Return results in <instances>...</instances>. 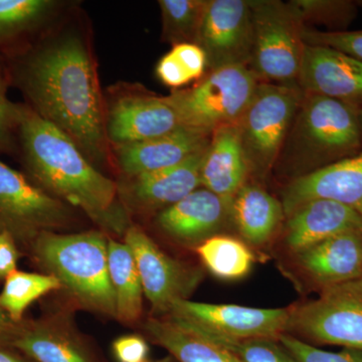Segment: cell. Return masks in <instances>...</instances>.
<instances>
[{
  "mask_svg": "<svg viewBox=\"0 0 362 362\" xmlns=\"http://www.w3.org/2000/svg\"><path fill=\"white\" fill-rule=\"evenodd\" d=\"M14 83L45 120L66 133L93 164L109 159L101 94L87 47L75 35L18 57Z\"/></svg>",
  "mask_w": 362,
  "mask_h": 362,
  "instance_id": "obj_1",
  "label": "cell"
},
{
  "mask_svg": "<svg viewBox=\"0 0 362 362\" xmlns=\"http://www.w3.org/2000/svg\"><path fill=\"white\" fill-rule=\"evenodd\" d=\"M18 145L35 185L82 209L102 230L125 235L131 225L118 185L100 173L66 133L26 105H21Z\"/></svg>",
  "mask_w": 362,
  "mask_h": 362,
  "instance_id": "obj_2",
  "label": "cell"
},
{
  "mask_svg": "<svg viewBox=\"0 0 362 362\" xmlns=\"http://www.w3.org/2000/svg\"><path fill=\"white\" fill-rule=\"evenodd\" d=\"M108 240L102 233H40L33 258L86 308L116 317L115 293L108 265Z\"/></svg>",
  "mask_w": 362,
  "mask_h": 362,
  "instance_id": "obj_3",
  "label": "cell"
},
{
  "mask_svg": "<svg viewBox=\"0 0 362 362\" xmlns=\"http://www.w3.org/2000/svg\"><path fill=\"white\" fill-rule=\"evenodd\" d=\"M357 108L332 98L305 95L287 137L290 156L316 170L356 154L362 142Z\"/></svg>",
  "mask_w": 362,
  "mask_h": 362,
  "instance_id": "obj_4",
  "label": "cell"
},
{
  "mask_svg": "<svg viewBox=\"0 0 362 362\" xmlns=\"http://www.w3.org/2000/svg\"><path fill=\"white\" fill-rule=\"evenodd\" d=\"M258 84L249 66H226L209 71L194 87L163 98L183 127L211 135L239 122Z\"/></svg>",
  "mask_w": 362,
  "mask_h": 362,
  "instance_id": "obj_5",
  "label": "cell"
},
{
  "mask_svg": "<svg viewBox=\"0 0 362 362\" xmlns=\"http://www.w3.org/2000/svg\"><path fill=\"white\" fill-rule=\"evenodd\" d=\"M252 47L249 68L259 82L298 85L305 25L289 2L249 0Z\"/></svg>",
  "mask_w": 362,
  "mask_h": 362,
  "instance_id": "obj_6",
  "label": "cell"
},
{
  "mask_svg": "<svg viewBox=\"0 0 362 362\" xmlns=\"http://www.w3.org/2000/svg\"><path fill=\"white\" fill-rule=\"evenodd\" d=\"M305 96L298 85L259 82L235 124L250 170L265 175L279 158Z\"/></svg>",
  "mask_w": 362,
  "mask_h": 362,
  "instance_id": "obj_7",
  "label": "cell"
},
{
  "mask_svg": "<svg viewBox=\"0 0 362 362\" xmlns=\"http://www.w3.org/2000/svg\"><path fill=\"white\" fill-rule=\"evenodd\" d=\"M70 218L65 202L0 160V233L30 247L40 233L63 228Z\"/></svg>",
  "mask_w": 362,
  "mask_h": 362,
  "instance_id": "obj_8",
  "label": "cell"
},
{
  "mask_svg": "<svg viewBox=\"0 0 362 362\" xmlns=\"http://www.w3.org/2000/svg\"><path fill=\"white\" fill-rule=\"evenodd\" d=\"M288 329L362 351V278L323 288L317 299L290 311Z\"/></svg>",
  "mask_w": 362,
  "mask_h": 362,
  "instance_id": "obj_9",
  "label": "cell"
},
{
  "mask_svg": "<svg viewBox=\"0 0 362 362\" xmlns=\"http://www.w3.org/2000/svg\"><path fill=\"white\" fill-rule=\"evenodd\" d=\"M170 319L190 329L232 339L279 338L289 326L290 310L254 308L235 304H209L180 300Z\"/></svg>",
  "mask_w": 362,
  "mask_h": 362,
  "instance_id": "obj_10",
  "label": "cell"
},
{
  "mask_svg": "<svg viewBox=\"0 0 362 362\" xmlns=\"http://www.w3.org/2000/svg\"><path fill=\"white\" fill-rule=\"evenodd\" d=\"M124 235L134 257L143 293L156 313H169L175 302L188 299L201 283L199 269L171 258L138 226H130Z\"/></svg>",
  "mask_w": 362,
  "mask_h": 362,
  "instance_id": "obj_11",
  "label": "cell"
},
{
  "mask_svg": "<svg viewBox=\"0 0 362 362\" xmlns=\"http://www.w3.org/2000/svg\"><path fill=\"white\" fill-rule=\"evenodd\" d=\"M195 44L204 49L209 71L221 66H249L252 21L249 0H206Z\"/></svg>",
  "mask_w": 362,
  "mask_h": 362,
  "instance_id": "obj_12",
  "label": "cell"
},
{
  "mask_svg": "<svg viewBox=\"0 0 362 362\" xmlns=\"http://www.w3.org/2000/svg\"><path fill=\"white\" fill-rule=\"evenodd\" d=\"M206 149L170 168L126 176L118 185L119 199L126 211H163L201 187L202 166Z\"/></svg>",
  "mask_w": 362,
  "mask_h": 362,
  "instance_id": "obj_13",
  "label": "cell"
},
{
  "mask_svg": "<svg viewBox=\"0 0 362 362\" xmlns=\"http://www.w3.org/2000/svg\"><path fill=\"white\" fill-rule=\"evenodd\" d=\"M313 199H327L362 216V152L297 176L282 192L286 216Z\"/></svg>",
  "mask_w": 362,
  "mask_h": 362,
  "instance_id": "obj_14",
  "label": "cell"
},
{
  "mask_svg": "<svg viewBox=\"0 0 362 362\" xmlns=\"http://www.w3.org/2000/svg\"><path fill=\"white\" fill-rule=\"evenodd\" d=\"M297 84L305 94L361 106L362 62L330 47L306 44Z\"/></svg>",
  "mask_w": 362,
  "mask_h": 362,
  "instance_id": "obj_15",
  "label": "cell"
},
{
  "mask_svg": "<svg viewBox=\"0 0 362 362\" xmlns=\"http://www.w3.org/2000/svg\"><path fill=\"white\" fill-rule=\"evenodd\" d=\"M183 127L163 97L129 95L119 98L106 117V134L113 146L132 144L169 134Z\"/></svg>",
  "mask_w": 362,
  "mask_h": 362,
  "instance_id": "obj_16",
  "label": "cell"
},
{
  "mask_svg": "<svg viewBox=\"0 0 362 362\" xmlns=\"http://www.w3.org/2000/svg\"><path fill=\"white\" fill-rule=\"evenodd\" d=\"M230 218V204L204 187L166 207L156 218L159 228L176 242L199 245L218 235Z\"/></svg>",
  "mask_w": 362,
  "mask_h": 362,
  "instance_id": "obj_17",
  "label": "cell"
},
{
  "mask_svg": "<svg viewBox=\"0 0 362 362\" xmlns=\"http://www.w3.org/2000/svg\"><path fill=\"white\" fill-rule=\"evenodd\" d=\"M211 137L206 133L181 127L154 139L114 146L117 163L126 176L170 168L206 149Z\"/></svg>",
  "mask_w": 362,
  "mask_h": 362,
  "instance_id": "obj_18",
  "label": "cell"
},
{
  "mask_svg": "<svg viewBox=\"0 0 362 362\" xmlns=\"http://www.w3.org/2000/svg\"><path fill=\"white\" fill-rule=\"evenodd\" d=\"M297 263L323 288L362 278V230L334 237L296 252Z\"/></svg>",
  "mask_w": 362,
  "mask_h": 362,
  "instance_id": "obj_19",
  "label": "cell"
},
{
  "mask_svg": "<svg viewBox=\"0 0 362 362\" xmlns=\"http://www.w3.org/2000/svg\"><path fill=\"white\" fill-rule=\"evenodd\" d=\"M250 171L237 125L214 131L202 162V187L230 204Z\"/></svg>",
  "mask_w": 362,
  "mask_h": 362,
  "instance_id": "obj_20",
  "label": "cell"
},
{
  "mask_svg": "<svg viewBox=\"0 0 362 362\" xmlns=\"http://www.w3.org/2000/svg\"><path fill=\"white\" fill-rule=\"evenodd\" d=\"M286 244L296 252L349 230H362V216L327 199L305 202L287 216Z\"/></svg>",
  "mask_w": 362,
  "mask_h": 362,
  "instance_id": "obj_21",
  "label": "cell"
},
{
  "mask_svg": "<svg viewBox=\"0 0 362 362\" xmlns=\"http://www.w3.org/2000/svg\"><path fill=\"white\" fill-rule=\"evenodd\" d=\"M282 204L257 185L246 183L230 204V218L250 244L263 246L284 218Z\"/></svg>",
  "mask_w": 362,
  "mask_h": 362,
  "instance_id": "obj_22",
  "label": "cell"
},
{
  "mask_svg": "<svg viewBox=\"0 0 362 362\" xmlns=\"http://www.w3.org/2000/svg\"><path fill=\"white\" fill-rule=\"evenodd\" d=\"M33 362H97L68 331L45 322H21L11 345Z\"/></svg>",
  "mask_w": 362,
  "mask_h": 362,
  "instance_id": "obj_23",
  "label": "cell"
},
{
  "mask_svg": "<svg viewBox=\"0 0 362 362\" xmlns=\"http://www.w3.org/2000/svg\"><path fill=\"white\" fill-rule=\"evenodd\" d=\"M145 329L178 362H237L218 345L170 318L150 319Z\"/></svg>",
  "mask_w": 362,
  "mask_h": 362,
  "instance_id": "obj_24",
  "label": "cell"
},
{
  "mask_svg": "<svg viewBox=\"0 0 362 362\" xmlns=\"http://www.w3.org/2000/svg\"><path fill=\"white\" fill-rule=\"evenodd\" d=\"M108 265L115 293L116 318L134 323L142 314L143 288L132 251L125 243L108 240Z\"/></svg>",
  "mask_w": 362,
  "mask_h": 362,
  "instance_id": "obj_25",
  "label": "cell"
},
{
  "mask_svg": "<svg viewBox=\"0 0 362 362\" xmlns=\"http://www.w3.org/2000/svg\"><path fill=\"white\" fill-rule=\"evenodd\" d=\"M197 252L207 270L223 280L246 277L255 261L249 247L230 235H214L199 244Z\"/></svg>",
  "mask_w": 362,
  "mask_h": 362,
  "instance_id": "obj_26",
  "label": "cell"
},
{
  "mask_svg": "<svg viewBox=\"0 0 362 362\" xmlns=\"http://www.w3.org/2000/svg\"><path fill=\"white\" fill-rule=\"evenodd\" d=\"M58 279L51 274L25 273L16 270L6 279L0 293V307L16 323L23 321V314L35 300L54 290L61 289Z\"/></svg>",
  "mask_w": 362,
  "mask_h": 362,
  "instance_id": "obj_27",
  "label": "cell"
},
{
  "mask_svg": "<svg viewBox=\"0 0 362 362\" xmlns=\"http://www.w3.org/2000/svg\"><path fill=\"white\" fill-rule=\"evenodd\" d=\"M206 0H160L162 37L169 44H195Z\"/></svg>",
  "mask_w": 362,
  "mask_h": 362,
  "instance_id": "obj_28",
  "label": "cell"
},
{
  "mask_svg": "<svg viewBox=\"0 0 362 362\" xmlns=\"http://www.w3.org/2000/svg\"><path fill=\"white\" fill-rule=\"evenodd\" d=\"M56 6L52 0H0V45L32 32Z\"/></svg>",
  "mask_w": 362,
  "mask_h": 362,
  "instance_id": "obj_29",
  "label": "cell"
},
{
  "mask_svg": "<svg viewBox=\"0 0 362 362\" xmlns=\"http://www.w3.org/2000/svg\"><path fill=\"white\" fill-rule=\"evenodd\" d=\"M190 330L194 331L197 334L225 349L237 362H296L285 347L282 344H279L274 338L232 339L201 331Z\"/></svg>",
  "mask_w": 362,
  "mask_h": 362,
  "instance_id": "obj_30",
  "label": "cell"
},
{
  "mask_svg": "<svg viewBox=\"0 0 362 362\" xmlns=\"http://www.w3.org/2000/svg\"><path fill=\"white\" fill-rule=\"evenodd\" d=\"M278 339L296 362H362L361 350L346 349L340 352L325 351L285 333Z\"/></svg>",
  "mask_w": 362,
  "mask_h": 362,
  "instance_id": "obj_31",
  "label": "cell"
},
{
  "mask_svg": "<svg viewBox=\"0 0 362 362\" xmlns=\"http://www.w3.org/2000/svg\"><path fill=\"white\" fill-rule=\"evenodd\" d=\"M290 6L299 16L303 25L306 21L332 23L349 20L354 13V6L347 1H326V0H295Z\"/></svg>",
  "mask_w": 362,
  "mask_h": 362,
  "instance_id": "obj_32",
  "label": "cell"
},
{
  "mask_svg": "<svg viewBox=\"0 0 362 362\" xmlns=\"http://www.w3.org/2000/svg\"><path fill=\"white\" fill-rule=\"evenodd\" d=\"M21 104L7 97V82L0 69V153H11L18 148Z\"/></svg>",
  "mask_w": 362,
  "mask_h": 362,
  "instance_id": "obj_33",
  "label": "cell"
},
{
  "mask_svg": "<svg viewBox=\"0 0 362 362\" xmlns=\"http://www.w3.org/2000/svg\"><path fill=\"white\" fill-rule=\"evenodd\" d=\"M303 39L305 44L330 47L362 62V30L319 32L305 26Z\"/></svg>",
  "mask_w": 362,
  "mask_h": 362,
  "instance_id": "obj_34",
  "label": "cell"
},
{
  "mask_svg": "<svg viewBox=\"0 0 362 362\" xmlns=\"http://www.w3.org/2000/svg\"><path fill=\"white\" fill-rule=\"evenodd\" d=\"M170 52L185 66L192 81L201 80L207 69L206 56L197 44L173 45Z\"/></svg>",
  "mask_w": 362,
  "mask_h": 362,
  "instance_id": "obj_35",
  "label": "cell"
},
{
  "mask_svg": "<svg viewBox=\"0 0 362 362\" xmlns=\"http://www.w3.org/2000/svg\"><path fill=\"white\" fill-rule=\"evenodd\" d=\"M113 354L118 362H146L149 347L139 335H125L113 342Z\"/></svg>",
  "mask_w": 362,
  "mask_h": 362,
  "instance_id": "obj_36",
  "label": "cell"
},
{
  "mask_svg": "<svg viewBox=\"0 0 362 362\" xmlns=\"http://www.w3.org/2000/svg\"><path fill=\"white\" fill-rule=\"evenodd\" d=\"M156 75L162 84L175 89L192 82L185 66L170 52L166 54L157 64Z\"/></svg>",
  "mask_w": 362,
  "mask_h": 362,
  "instance_id": "obj_37",
  "label": "cell"
},
{
  "mask_svg": "<svg viewBox=\"0 0 362 362\" xmlns=\"http://www.w3.org/2000/svg\"><path fill=\"white\" fill-rule=\"evenodd\" d=\"M21 252L18 245L9 233H0V280L16 271Z\"/></svg>",
  "mask_w": 362,
  "mask_h": 362,
  "instance_id": "obj_38",
  "label": "cell"
},
{
  "mask_svg": "<svg viewBox=\"0 0 362 362\" xmlns=\"http://www.w3.org/2000/svg\"><path fill=\"white\" fill-rule=\"evenodd\" d=\"M21 325L14 322L4 309L0 307V346L11 347Z\"/></svg>",
  "mask_w": 362,
  "mask_h": 362,
  "instance_id": "obj_39",
  "label": "cell"
},
{
  "mask_svg": "<svg viewBox=\"0 0 362 362\" xmlns=\"http://www.w3.org/2000/svg\"><path fill=\"white\" fill-rule=\"evenodd\" d=\"M0 362H33L18 350L8 346H0Z\"/></svg>",
  "mask_w": 362,
  "mask_h": 362,
  "instance_id": "obj_40",
  "label": "cell"
},
{
  "mask_svg": "<svg viewBox=\"0 0 362 362\" xmlns=\"http://www.w3.org/2000/svg\"><path fill=\"white\" fill-rule=\"evenodd\" d=\"M357 114H358L359 127H361V133L362 137V104L361 106H358V108H357Z\"/></svg>",
  "mask_w": 362,
  "mask_h": 362,
  "instance_id": "obj_41",
  "label": "cell"
}]
</instances>
